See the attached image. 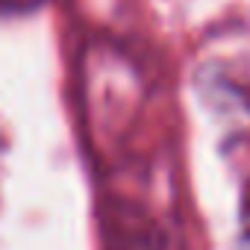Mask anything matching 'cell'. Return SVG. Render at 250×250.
I'll list each match as a JSON object with an SVG mask.
<instances>
[{
	"label": "cell",
	"mask_w": 250,
	"mask_h": 250,
	"mask_svg": "<svg viewBox=\"0 0 250 250\" xmlns=\"http://www.w3.org/2000/svg\"><path fill=\"white\" fill-rule=\"evenodd\" d=\"M241 229L250 232V183H247L244 197H241Z\"/></svg>",
	"instance_id": "cell-1"
}]
</instances>
